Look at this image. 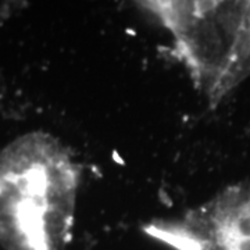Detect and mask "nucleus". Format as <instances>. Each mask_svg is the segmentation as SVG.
I'll use <instances>...</instances> for the list:
<instances>
[{"mask_svg":"<svg viewBox=\"0 0 250 250\" xmlns=\"http://www.w3.org/2000/svg\"><path fill=\"white\" fill-rule=\"evenodd\" d=\"M139 6L172 39V53L210 107L250 75V0H154Z\"/></svg>","mask_w":250,"mask_h":250,"instance_id":"nucleus-2","label":"nucleus"},{"mask_svg":"<svg viewBox=\"0 0 250 250\" xmlns=\"http://www.w3.org/2000/svg\"><path fill=\"white\" fill-rule=\"evenodd\" d=\"M82 168L53 135L35 131L0 153V245L65 250L74 233Z\"/></svg>","mask_w":250,"mask_h":250,"instance_id":"nucleus-1","label":"nucleus"},{"mask_svg":"<svg viewBox=\"0 0 250 250\" xmlns=\"http://www.w3.org/2000/svg\"><path fill=\"white\" fill-rule=\"evenodd\" d=\"M143 231L172 250H250V179L178 217L152 220Z\"/></svg>","mask_w":250,"mask_h":250,"instance_id":"nucleus-3","label":"nucleus"}]
</instances>
